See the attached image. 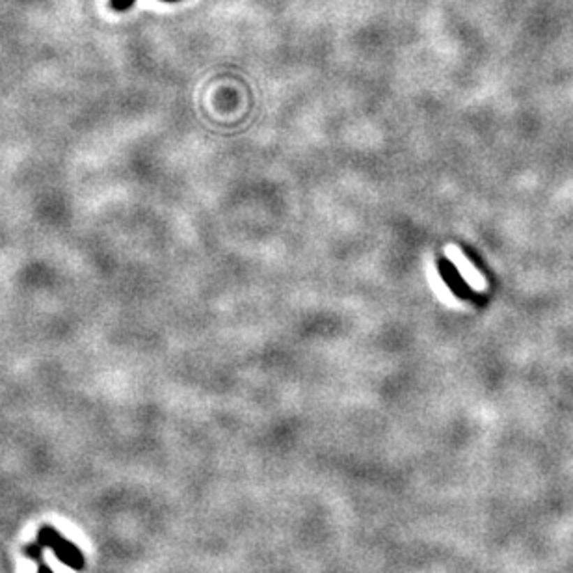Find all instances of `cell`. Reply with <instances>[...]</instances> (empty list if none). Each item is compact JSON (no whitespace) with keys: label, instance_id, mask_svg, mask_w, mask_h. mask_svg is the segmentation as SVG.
Returning <instances> with one entry per match:
<instances>
[{"label":"cell","instance_id":"obj_5","mask_svg":"<svg viewBox=\"0 0 573 573\" xmlns=\"http://www.w3.org/2000/svg\"><path fill=\"white\" fill-rule=\"evenodd\" d=\"M164 2H175V0H164Z\"/></svg>","mask_w":573,"mask_h":573},{"label":"cell","instance_id":"obj_4","mask_svg":"<svg viewBox=\"0 0 573 573\" xmlns=\"http://www.w3.org/2000/svg\"><path fill=\"white\" fill-rule=\"evenodd\" d=\"M134 0H110V6L116 11H125L133 6Z\"/></svg>","mask_w":573,"mask_h":573},{"label":"cell","instance_id":"obj_2","mask_svg":"<svg viewBox=\"0 0 573 573\" xmlns=\"http://www.w3.org/2000/svg\"><path fill=\"white\" fill-rule=\"evenodd\" d=\"M445 253H447V257H449V261H451L452 265L458 268V272L462 274V278L468 281L471 289L486 290L484 276H480V274L477 272V268L471 265V261H469L468 257L463 255L462 251L458 250L456 246L454 244L447 246Z\"/></svg>","mask_w":573,"mask_h":573},{"label":"cell","instance_id":"obj_1","mask_svg":"<svg viewBox=\"0 0 573 573\" xmlns=\"http://www.w3.org/2000/svg\"><path fill=\"white\" fill-rule=\"evenodd\" d=\"M38 544L41 547L52 549L56 558H58L61 564H66V566H69L71 570H75V572L84 568L82 551H80V549H78L73 542L64 538V536H61L60 533L54 529V527H50V525H43L38 533Z\"/></svg>","mask_w":573,"mask_h":573},{"label":"cell","instance_id":"obj_3","mask_svg":"<svg viewBox=\"0 0 573 573\" xmlns=\"http://www.w3.org/2000/svg\"><path fill=\"white\" fill-rule=\"evenodd\" d=\"M41 549H43V547L39 546V544H38V547L28 546L27 547V555L32 558V560H38V573H54L52 570L49 568V566H47V564L43 563V558H41Z\"/></svg>","mask_w":573,"mask_h":573}]
</instances>
